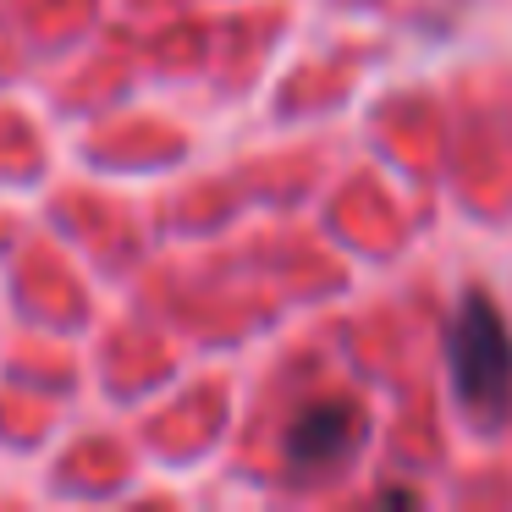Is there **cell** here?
<instances>
[{
	"mask_svg": "<svg viewBox=\"0 0 512 512\" xmlns=\"http://www.w3.org/2000/svg\"><path fill=\"white\" fill-rule=\"evenodd\" d=\"M446 369L463 408L485 424L512 413V331L485 292H468L446 325Z\"/></svg>",
	"mask_w": 512,
	"mask_h": 512,
	"instance_id": "cell-1",
	"label": "cell"
},
{
	"mask_svg": "<svg viewBox=\"0 0 512 512\" xmlns=\"http://www.w3.org/2000/svg\"><path fill=\"white\" fill-rule=\"evenodd\" d=\"M353 446H358V413H353V402H342V397L303 408L298 424L287 430V457L298 468H331V463H342Z\"/></svg>",
	"mask_w": 512,
	"mask_h": 512,
	"instance_id": "cell-2",
	"label": "cell"
}]
</instances>
